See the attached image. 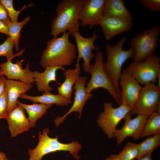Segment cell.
I'll return each mask as SVG.
<instances>
[{"instance_id": "1", "label": "cell", "mask_w": 160, "mask_h": 160, "mask_svg": "<svg viewBox=\"0 0 160 160\" xmlns=\"http://www.w3.org/2000/svg\"><path fill=\"white\" fill-rule=\"evenodd\" d=\"M67 31L60 37H53L47 42L39 61L40 65L44 68L48 66H69L76 57L75 45L69 39Z\"/></svg>"}, {"instance_id": "2", "label": "cell", "mask_w": 160, "mask_h": 160, "mask_svg": "<svg viewBox=\"0 0 160 160\" xmlns=\"http://www.w3.org/2000/svg\"><path fill=\"white\" fill-rule=\"evenodd\" d=\"M83 3L84 0H63L57 4L56 17L53 19L51 25L50 34L53 37L67 31L70 35L79 32V17Z\"/></svg>"}, {"instance_id": "3", "label": "cell", "mask_w": 160, "mask_h": 160, "mask_svg": "<svg viewBox=\"0 0 160 160\" xmlns=\"http://www.w3.org/2000/svg\"><path fill=\"white\" fill-rule=\"evenodd\" d=\"M49 130L44 129L39 133V141L33 149H29L28 154L31 160H42L43 157L51 153L59 151L68 152L73 157L79 160L81 156L79 155L82 148V145L79 142L72 141L68 143H64L58 140L57 135L55 137H50L48 135Z\"/></svg>"}, {"instance_id": "4", "label": "cell", "mask_w": 160, "mask_h": 160, "mask_svg": "<svg viewBox=\"0 0 160 160\" xmlns=\"http://www.w3.org/2000/svg\"><path fill=\"white\" fill-rule=\"evenodd\" d=\"M127 41L126 37L124 36L113 46L107 44V60L103 62L104 70L119 94L121 90L119 81L122 66L127 60L133 58L135 54L134 49L131 47L127 50L123 49V46Z\"/></svg>"}, {"instance_id": "5", "label": "cell", "mask_w": 160, "mask_h": 160, "mask_svg": "<svg viewBox=\"0 0 160 160\" xmlns=\"http://www.w3.org/2000/svg\"><path fill=\"white\" fill-rule=\"evenodd\" d=\"M160 36V25L156 24L131 39V47L135 51L134 61L143 62L155 55L159 46Z\"/></svg>"}, {"instance_id": "6", "label": "cell", "mask_w": 160, "mask_h": 160, "mask_svg": "<svg viewBox=\"0 0 160 160\" xmlns=\"http://www.w3.org/2000/svg\"><path fill=\"white\" fill-rule=\"evenodd\" d=\"M103 55L100 51L96 52L95 62L91 65L89 73L90 79L86 84L87 92L91 93L94 90L103 88L106 90L113 99L120 105H121L120 95L117 92L114 86L105 71L103 67Z\"/></svg>"}, {"instance_id": "7", "label": "cell", "mask_w": 160, "mask_h": 160, "mask_svg": "<svg viewBox=\"0 0 160 160\" xmlns=\"http://www.w3.org/2000/svg\"><path fill=\"white\" fill-rule=\"evenodd\" d=\"M154 112L160 113V87L150 83L142 87L130 113L148 116Z\"/></svg>"}, {"instance_id": "8", "label": "cell", "mask_w": 160, "mask_h": 160, "mask_svg": "<svg viewBox=\"0 0 160 160\" xmlns=\"http://www.w3.org/2000/svg\"><path fill=\"white\" fill-rule=\"evenodd\" d=\"M126 70L140 84H155L160 74V57L154 55L143 62L134 61Z\"/></svg>"}, {"instance_id": "9", "label": "cell", "mask_w": 160, "mask_h": 160, "mask_svg": "<svg viewBox=\"0 0 160 160\" xmlns=\"http://www.w3.org/2000/svg\"><path fill=\"white\" fill-rule=\"evenodd\" d=\"M131 110L132 108L124 105L115 108L112 103L105 102L103 111L99 114L97 122L108 137L112 138L118 124Z\"/></svg>"}, {"instance_id": "10", "label": "cell", "mask_w": 160, "mask_h": 160, "mask_svg": "<svg viewBox=\"0 0 160 160\" xmlns=\"http://www.w3.org/2000/svg\"><path fill=\"white\" fill-rule=\"evenodd\" d=\"M73 36L78 50V57L76 62H80L81 59L83 60V69L86 72L89 73L91 68V62L94 58L95 54L93 50L96 52L99 51V48L95 47L94 42L98 38L95 31L92 35L89 38L82 36L79 32H74L71 35Z\"/></svg>"}, {"instance_id": "11", "label": "cell", "mask_w": 160, "mask_h": 160, "mask_svg": "<svg viewBox=\"0 0 160 160\" xmlns=\"http://www.w3.org/2000/svg\"><path fill=\"white\" fill-rule=\"evenodd\" d=\"M87 77L80 76L73 87L75 90L74 98L73 104L68 111L63 115L55 118L54 121L56 127L62 123L66 118L72 112H78V118L81 117L84 107L87 101L92 98L93 95L88 93L86 89Z\"/></svg>"}, {"instance_id": "12", "label": "cell", "mask_w": 160, "mask_h": 160, "mask_svg": "<svg viewBox=\"0 0 160 160\" xmlns=\"http://www.w3.org/2000/svg\"><path fill=\"white\" fill-rule=\"evenodd\" d=\"M130 112L124 118V123L120 129H116L113 132V137L116 138V144L119 145L127 137H131L135 140L140 138V135L148 117L143 115H137L132 119Z\"/></svg>"}, {"instance_id": "13", "label": "cell", "mask_w": 160, "mask_h": 160, "mask_svg": "<svg viewBox=\"0 0 160 160\" xmlns=\"http://www.w3.org/2000/svg\"><path fill=\"white\" fill-rule=\"evenodd\" d=\"M106 0H84L79 19L82 27L88 26L91 29L99 25L103 15Z\"/></svg>"}, {"instance_id": "14", "label": "cell", "mask_w": 160, "mask_h": 160, "mask_svg": "<svg viewBox=\"0 0 160 160\" xmlns=\"http://www.w3.org/2000/svg\"><path fill=\"white\" fill-rule=\"evenodd\" d=\"M119 85L122 89L120 93L121 104L132 109L138 97L142 87L126 70L122 71Z\"/></svg>"}, {"instance_id": "15", "label": "cell", "mask_w": 160, "mask_h": 160, "mask_svg": "<svg viewBox=\"0 0 160 160\" xmlns=\"http://www.w3.org/2000/svg\"><path fill=\"white\" fill-rule=\"evenodd\" d=\"M11 58L7 61L0 63V71L8 79L19 80L28 84L34 83L33 73L29 68L30 64L28 63L25 68H23V60H18L12 63Z\"/></svg>"}, {"instance_id": "16", "label": "cell", "mask_w": 160, "mask_h": 160, "mask_svg": "<svg viewBox=\"0 0 160 160\" xmlns=\"http://www.w3.org/2000/svg\"><path fill=\"white\" fill-rule=\"evenodd\" d=\"M6 119L12 137H16L31 128L28 118L26 116L25 110L18 105L8 112Z\"/></svg>"}, {"instance_id": "17", "label": "cell", "mask_w": 160, "mask_h": 160, "mask_svg": "<svg viewBox=\"0 0 160 160\" xmlns=\"http://www.w3.org/2000/svg\"><path fill=\"white\" fill-rule=\"evenodd\" d=\"M107 40L120 33L129 31L132 27V22L114 17L103 15L99 23Z\"/></svg>"}, {"instance_id": "18", "label": "cell", "mask_w": 160, "mask_h": 160, "mask_svg": "<svg viewBox=\"0 0 160 160\" xmlns=\"http://www.w3.org/2000/svg\"><path fill=\"white\" fill-rule=\"evenodd\" d=\"M44 71L40 72L37 71H33L34 82L38 91L40 92H51L53 88L49 85L52 81H55L60 84L57 79V71L59 69L64 71L65 69L59 66H48L45 68Z\"/></svg>"}, {"instance_id": "19", "label": "cell", "mask_w": 160, "mask_h": 160, "mask_svg": "<svg viewBox=\"0 0 160 160\" xmlns=\"http://www.w3.org/2000/svg\"><path fill=\"white\" fill-rule=\"evenodd\" d=\"M33 87L32 84L20 81L6 79L5 88L8 101V112L17 106L18 99L20 96L25 94Z\"/></svg>"}, {"instance_id": "20", "label": "cell", "mask_w": 160, "mask_h": 160, "mask_svg": "<svg viewBox=\"0 0 160 160\" xmlns=\"http://www.w3.org/2000/svg\"><path fill=\"white\" fill-rule=\"evenodd\" d=\"M124 3V0H106L103 15L132 22V15Z\"/></svg>"}, {"instance_id": "21", "label": "cell", "mask_w": 160, "mask_h": 160, "mask_svg": "<svg viewBox=\"0 0 160 160\" xmlns=\"http://www.w3.org/2000/svg\"><path fill=\"white\" fill-rule=\"evenodd\" d=\"M81 71L80 62H76L75 68L65 70L63 74L65 80L57 87L58 93L71 100L73 86L79 78Z\"/></svg>"}, {"instance_id": "22", "label": "cell", "mask_w": 160, "mask_h": 160, "mask_svg": "<svg viewBox=\"0 0 160 160\" xmlns=\"http://www.w3.org/2000/svg\"><path fill=\"white\" fill-rule=\"evenodd\" d=\"M20 97L30 100L33 103L52 105L55 104L60 106H67L72 103L71 100L58 93L55 94L49 91L44 92L42 95L37 96H31L23 94L20 96Z\"/></svg>"}, {"instance_id": "23", "label": "cell", "mask_w": 160, "mask_h": 160, "mask_svg": "<svg viewBox=\"0 0 160 160\" xmlns=\"http://www.w3.org/2000/svg\"><path fill=\"white\" fill-rule=\"evenodd\" d=\"M17 105L26 111L31 128L36 126L38 120L44 115L48 109L52 105L38 103L29 105L22 103L19 100L17 101Z\"/></svg>"}, {"instance_id": "24", "label": "cell", "mask_w": 160, "mask_h": 160, "mask_svg": "<svg viewBox=\"0 0 160 160\" xmlns=\"http://www.w3.org/2000/svg\"><path fill=\"white\" fill-rule=\"evenodd\" d=\"M159 134H160V113L154 112L148 116L140 138Z\"/></svg>"}, {"instance_id": "25", "label": "cell", "mask_w": 160, "mask_h": 160, "mask_svg": "<svg viewBox=\"0 0 160 160\" xmlns=\"http://www.w3.org/2000/svg\"><path fill=\"white\" fill-rule=\"evenodd\" d=\"M31 18L30 16H28L20 22H11L6 24L8 27L9 36L11 37L13 40L15 49L17 52H19V40L21 31L24 25L29 21Z\"/></svg>"}, {"instance_id": "26", "label": "cell", "mask_w": 160, "mask_h": 160, "mask_svg": "<svg viewBox=\"0 0 160 160\" xmlns=\"http://www.w3.org/2000/svg\"><path fill=\"white\" fill-rule=\"evenodd\" d=\"M160 145V134L148 137L138 144L139 154L137 159L147 153L152 152Z\"/></svg>"}, {"instance_id": "27", "label": "cell", "mask_w": 160, "mask_h": 160, "mask_svg": "<svg viewBox=\"0 0 160 160\" xmlns=\"http://www.w3.org/2000/svg\"><path fill=\"white\" fill-rule=\"evenodd\" d=\"M14 46V42L12 39L8 36L5 41L0 45V57L4 56L8 59L13 58L16 56L22 55L25 49H22L20 52L15 55L13 51Z\"/></svg>"}, {"instance_id": "28", "label": "cell", "mask_w": 160, "mask_h": 160, "mask_svg": "<svg viewBox=\"0 0 160 160\" xmlns=\"http://www.w3.org/2000/svg\"><path fill=\"white\" fill-rule=\"evenodd\" d=\"M138 144L128 142L118 155L120 160H133L139 154Z\"/></svg>"}, {"instance_id": "29", "label": "cell", "mask_w": 160, "mask_h": 160, "mask_svg": "<svg viewBox=\"0 0 160 160\" xmlns=\"http://www.w3.org/2000/svg\"><path fill=\"white\" fill-rule=\"evenodd\" d=\"M0 2L6 9L10 21L12 23L18 22V16L21 11L25 8L34 5L32 3H30L27 6L24 5L20 10L17 11L14 7L13 0H0Z\"/></svg>"}, {"instance_id": "30", "label": "cell", "mask_w": 160, "mask_h": 160, "mask_svg": "<svg viewBox=\"0 0 160 160\" xmlns=\"http://www.w3.org/2000/svg\"><path fill=\"white\" fill-rule=\"evenodd\" d=\"M8 101L5 88L0 96V119H6L8 115Z\"/></svg>"}, {"instance_id": "31", "label": "cell", "mask_w": 160, "mask_h": 160, "mask_svg": "<svg viewBox=\"0 0 160 160\" xmlns=\"http://www.w3.org/2000/svg\"><path fill=\"white\" fill-rule=\"evenodd\" d=\"M140 3L151 11H160V0H140Z\"/></svg>"}, {"instance_id": "32", "label": "cell", "mask_w": 160, "mask_h": 160, "mask_svg": "<svg viewBox=\"0 0 160 160\" xmlns=\"http://www.w3.org/2000/svg\"><path fill=\"white\" fill-rule=\"evenodd\" d=\"M0 21L3 22L5 24L9 23L11 22L6 9L0 2Z\"/></svg>"}, {"instance_id": "33", "label": "cell", "mask_w": 160, "mask_h": 160, "mask_svg": "<svg viewBox=\"0 0 160 160\" xmlns=\"http://www.w3.org/2000/svg\"><path fill=\"white\" fill-rule=\"evenodd\" d=\"M6 79L4 75H2L0 76V96L4 90Z\"/></svg>"}, {"instance_id": "34", "label": "cell", "mask_w": 160, "mask_h": 160, "mask_svg": "<svg viewBox=\"0 0 160 160\" xmlns=\"http://www.w3.org/2000/svg\"><path fill=\"white\" fill-rule=\"evenodd\" d=\"M0 33L9 36L8 27L6 25L0 21Z\"/></svg>"}, {"instance_id": "35", "label": "cell", "mask_w": 160, "mask_h": 160, "mask_svg": "<svg viewBox=\"0 0 160 160\" xmlns=\"http://www.w3.org/2000/svg\"><path fill=\"white\" fill-rule=\"evenodd\" d=\"M152 152L147 153L140 158L137 159V160H152Z\"/></svg>"}, {"instance_id": "36", "label": "cell", "mask_w": 160, "mask_h": 160, "mask_svg": "<svg viewBox=\"0 0 160 160\" xmlns=\"http://www.w3.org/2000/svg\"><path fill=\"white\" fill-rule=\"evenodd\" d=\"M105 160H120L118 155L112 154L107 157Z\"/></svg>"}, {"instance_id": "37", "label": "cell", "mask_w": 160, "mask_h": 160, "mask_svg": "<svg viewBox=\"0 0 160 160\" xmlns=\"http://www.w3.org/2000/svg\"><path fill=\"white\" fill-rule=\"evenodd\" d=\"M6 157V154L4 153L0 152V160H4Z\"/></svg>"}, {"instance_id": "38", "label": "cell", "mask_w": 160, "mask_h": 160, "mask_svg": "<svg viewBox=\"0 0 160 160\" xmlns=\"http://www.w3.org/2000/svg\"><path fill=\"white\" fill-rule=\"evenodd\" d=\"M4 160H10L9 159H8L7 157ZM28 160H31L30 159Z\"/></svg>"}, {"instance_id": "39", "label": "cell", "mask_w": 160, "mask_h": 160, "mask_svg": "<svg viewBox=\"0 0 160 160\" xmlns=\"http://www.w3.org/2000/svg\"><path fill=\"white\" fill-rule=\"evenodd\" d=\"M3 75V74H2L1 72L0 71V76L1 75Z\"/></svg>"}]
</instances>
